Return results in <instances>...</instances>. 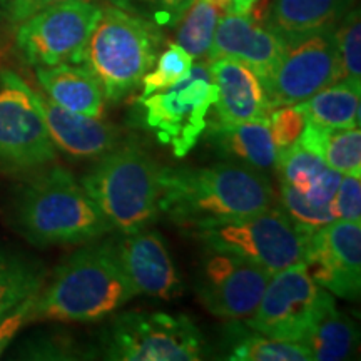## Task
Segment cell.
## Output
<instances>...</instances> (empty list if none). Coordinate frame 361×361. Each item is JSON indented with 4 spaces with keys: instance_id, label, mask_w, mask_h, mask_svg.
<instances>
[{
    "instance_id": "28",
    "label": "cell",
    "mask_w": 361,
    "mask_h": 361,
    "mask_svg": "<svg viewBox=\"0 0 361 361\" xmlns=\"http://www.w3.org/2000/svg\"><path fill=\"white\" fill-rule=\"evenodd\" d=\"M279 196H281L283 211L301 231L314 233L336 221L329 204H316L291 184L281 183Z\"/></svg>"
},
{
    "instance_id": "25",
    "label": "cell",
    "mask_w": 361,
    "mask_h": 361,
    "mask_svg": "<svg viewBox=\"0 0 361 361\" xmlns=\"http://www.w3.org/2000/svg\"><path fill=\"white\" fill-rule=\"evenodd\" d=\"M45 281L47 269L39 259L25 252L0 246V316L39 295Z\"/></svg>"
},
{
    "instance_id": "18",
    "label": "cell",
    "mask_w": 361,
    "mask_h": 361,
    "mask_svg": "<svg viewBox=\"0 0 361 361\" xmlns=\"http://www.w3.org/2000/svg\"><path fill=\"white\" fill-rule=\"evenodd\" d=\"M209 71L218 89L213 106L218 123L239 124L268 119L273 107L263 80L255 71L233 59L211 61Z\"/></svg>"
},
{
    "instance_id": "4",
    "label": "cell",
    "mask_w": 361,
    "mask_h": 361,
    "mask_svg": "<svg viewBox=\"0 0 361 361\" xmlns=\"http://www.w3.org/2000/svg\"><path fill=\"white\" fill-rule=\"evenodd\" d=\"M97 159L80 184L114 231L130 234L146 229L161 213V166L134 142L117 144Z\"/></svg>"
},
{
    "instance_id": "17",
    "label": "cell",
    "mask_w": 361,
    "mask_h": 361,
    "mask_svg": "<svg viewBox=\"0 0 361 361\" xmlns=\"http://www.w3.org/2000/svg\"><path fill=\"white\" fill-rule=\"evenodd\" d=\"M283 40L247 13H224L216 25L207 59H233L256 72L264 80L278 64Z\"/></svg>"
},
{
    "instance_id": "9",
    "label": "cell",
    "mask_w": 361,
    "mask_h": 361,
    "mask_svg": "<svg viewBox=\"0 0 361 361\" xmlns=\"http://www.w3.org/2000/svg\"><path fill=\"white\" fill-rule=\"evenodd\" d=\"M102 7L92 0H64L17 24L16 44L27 64H82L84 49Z\"/></svg>"
},
{
    "instance_id": "27",
    "label": "cell",
    "mask_w": 361,
    "mask_h": 361,
    "mask_svg": "<svg viewBox=\"0 0 361 361\" xmlns=\"http://www.w3.org/2000/svg\"><path fill=\"white\" fill-rule=\"evenodd\" d=\"M234 343L228 360L233 361H311L303 343L284 341L255 331L243 335Z\"/></svg>"
},
{
    "instance_id": "34",
    "label": "cell",
    "mask_w": 361,
    "mask_h": 361,
    "mask_svg": "<svg viewBox=\"0 0 361 361\" xmlns=\"http://www.w3.org/2000/svg\"><path fill=\"white\" fill-rule=\"evenodd\" d=\"M336 219L361 223V183L355 176H343L335 196L329 202Z\"/></svg>"
},
{
    "instance_id": "16",
    "label": "cell",
    "mask_w": 361,
    "mask_h": 361,
    "mask_svg": "<svg viewBox=\"0 0 361 361\" xmlns=\"http://www.w3.org/2000/svg\"><path fill=\"white\" fill-rule=\"evenodd\" d=\"M29 92L37 104L57 151L74 159H97L121 144L119 130L101 117L67 111L30 85Z\"/></svg>"
},
{
    "instance_id": "11",
    "label": "cell",
    "mask_w": 361,
    "mask_h": 361,
    "mask_svg": "<svg viewBox=\"0 0 361 361\" xmlns=\"http://www.w3.org/2000/svg\"><path fill=\"white\" fill-rule=\"evenodd\" d=\"M335 27L283 42L284 49L278 64L263 80L273 109L305 102L343 79Z\"/></svg>"
},
{
    "instance_id": "24",
    "label": "cell",
    "mask_w": 361,
    "mask_h": 361,
    "mask_svg": "<svg viewBox=\"0 0 361 361\" xmlns=\"http://www.w3.org/2000/svg\"><path fill=\"white\" fill-rule=\"evenodd\" d=\"M360 94L361 85L338 80L295 106L306 123L331 129L360 128Z\"/></svg>"
},
{
    "instance_id": "32",
    "label": "cell",
    "mask_w": 361,
    "mask_h": 361,
    "mask_svg": "<svg viewBox=\"0 0 361 361\" xmlns=\"http://www.w3.org/2000/svg\"><path fill=\"white\" fill-rule=\"evenodd\" d=\"M114 7L142 17L157 27L178 24L192 0H112Z\"/></svg>"
},
{
    "instance_id": "38",
    "label": "cell",
    "mask_w": 361,
    "mask_h": 361,
    "mask_svg": "<svg viewBox=\"0 0 361 361\" xmlns=\"http://www.w3.org/2000/svg\"><path fill=\"white\" fill-rule=\"evenodd\" d=\"M57 2H64V0H0V7L7 20H11L12 24H19L32 13Z\"/></svg>"
},
{
    "instance_id": "19",
    "label": "cell",
    "mask_w": 361,
    "mask_h": 361,
    "mask_svg": "<svg viewBox=\"0 0 361 361\" xmlns=\"http://www.w3.org/2000/svg\"><path fill=\"white\" fill-rule=\"evenodd\" d=\"M301 343L310 350L311 361H343L355 356L360 333L353 319L338 310L331 293L322 288L313 319Z\"/></svg>"
},
{
    "instance_id": "30",
    "label": "cell",
    "mask_w": 361,
    "mask_h": 361,
    "mask_svg": "<svg viewBox=\"0 0 361 361\" xmlns=\"http://www.w3.org/2000/svg\"><path fill=\"white\" fill-rule=\"evenodd\" d=\"M192 57L178 44H171L156 59L154 71H149L142 78V96H151L157 90L168 89L171 85L186 79L191 72Z\"/></svg>"
},
{
    "instance_id": "37",
    "label": "cell",
    "mask_w": 361,
    "mask_h": 361,
    "mask_svg": "<svg viewBox=\"0 0 361 361\" xmlns=\"http://www.w3.org/2000/svg\"><path fill=\"white\" fill-rule=\"evenodd\" d=\"M341 178L343 176L340 173L329 169L326 166L322 173L316 176L313 183L305 189L303 194L310 201L316 202V204H329L333 196H335L338 186H340Z\"/></svg>"
},
{
    "instance_id": "13",
    "label": "cell",
    "mask_w": 361,
    "mask_h": 361,
    "mask_svg": "<svg viewBox=\"0 0 361 361\" xmlns=\"http://www.w3.org/2000/svg\"><path fill=\"white\" fill-rule=\"evenodd\" d=\"M318 286L305 263L271 274L258 308L246 319L251 331L284 341L301 343L318 303Z\"/></svg>"
},
{
    "instance_id": "5",
    "label": "cell",
    "mask_w": 361,
    "mask_h": 361,
    "mask_svg": "<svg viewBox=\"0 0 361 361\" xmlns=\"http://www.w3.org/2000/svg\"><path fill=\"white\" fill-rule=\"evenodd\" d=\"M161 44V27L117 7L102 8L84 49L82 64L101 82L106 101L117 102L154 67Z\"/></svg>"
},
{
    "instance_id": "26",
    "label": "cell",
    "mask_w": 361,
    "mask_h": 361,
    "mask_svg": "<svg viewBox=\"0 0 361 361\" xmlns=\"http://www.w3.org/2000/svg\"><path fill=\"white\" fill-rule=\"evenodd\" d=\"M224 13L207 0H192L180 17L176 34L178 45L194 59H204L213 44L216 25Z\"/></svg>"
},
{
    "instance_id": "31",
    "label": "cell",
    "mask_w": 361,
    "mask_h": 361,
    "mask_svg": "<svg viewBox=\"0 0 361 361\" xmlns=\"http://www.w3.org/2000/svg\"><path fill=\"white\" fill-rule=\"evenodd\" d=\"M326 168V164L318 156L301 146L300 142L281 149L278 154L276 169L281 174V183L291 184L301 192L313 183L316 176Z\"/></svg>"
},
{
    "instance_id": "29",
    "label": "cell",
    "mask_w": 361,
    "mask_h": 361,
    "mask_svg": "<svg viewBox=\"0 0 361 361\" xmlns=\"http://www.w3.org/2000/svg\"><path fill=\"white\" fill-rule=\"evenodd\" d=\"M343 79L361 85V17L360 8L351 7L335 27Z\"/></svg>"
},
{
    "instance_id": "3",
    "label": "cell",
    "mask_w": 361,
    "mask_h": 361,
    "mask_svg": "<svg viewBox=\"0 0 361 361\" xmlns=\"http://www.w3.org/2000/svg\"><path fill=\"white\" fill-rule=\"evenodd\" d=\"M137 295L114 243H85L45 281L34 300L32 322L94 323L114 314Z\"/></svg>"
},
{
    "instance_id": "12",
    "label": "cell",
    "mask_w": 361,
    "mask_h": 361,
    "mask_svg": "<svg viewBox=\"0 0 361 361\" xmlns=\"http://www.w3.org/2000/svg\"><path fill=\"white\" fill-rule=\"evenodd\" d=\"M206 250L194 281L201 305L218 318L247 319L258 308L271 274L233 252Z\"/></svg>"
},
{
    "instance_id": "23",
    "label": "cell",
    "mask_w": 361,
    "mask_h": 361,
    "mask_svg": "<svg viewBox=\"0 0 361 361\" xmlns=\"http://www.w3.org/2000/svg\"><path fill=\"white\" fill-rule=\"evenodd\" d=\"M298 142L341 176H361L360 128L331 129L306 123Z\"/></svg>"
},
{
    "instance_id": "22",
    "label": "cell",
    "mask_w": 361,
    "mask_h": 361,
    "mask_svg": "<svg viewBox=\"0 0 361 361\" xmlns=\"http://www.w3.org/2000/svg\"><path fill=\"white\" fill-rule=\"evenodd\" d=\"M211 142L226 156H233L259 171L276 168L279 149L273 141L268 119L239 124H214Z\"/></svg>"
},
{
    "instance_id": "10",
    "label": "cell",
    "mask_w": 361,
    "mask_h": 361,
    "mask_svg": "<svg viewBox=\"0 0 361 361\" xmlns=\"http://www.w3.org/2000/svg\"><path fill=\"white\" fill-rule=\"evenodd\" d=\"M57 159L29 84L13 71H0V169L8 174L34 173Z\"/></svg>"
},
{
    "instance_id": "40",
    "label": "cell",
    "mask_w": 361,
    "mask_h": 361,
    "mask_svg": "<svg viewBox=\"0 0 361 361\" xmlns=\"http://www.w3.org/2000/svg\"><path fill=\"white\" fill-rule=\"evenodd\" d=\"M209 4H213L214 7H218L223 13L233 12V0H207Z\"/></svg>"
},
{
    "instance_id": "14",
    "label": "cell",
    "mask_w": 361,
    "mask_h": 361,
    "mask_svg": "<svg viewBox=\"0 0 361 361\" xmlns=\"http://www.w3.org/2000/svg\"><path fill=\"white\" fill-rule=\"evenodd\" d=\"M306 271L313 281L343 300H358L361 291V223L336 219L311 233Z\"/></svg>"
},
{
    "instance_id": "7",
    "label": "cell",
    "mask_w": 361,
    "mask_h": 361,
    "mask_svg": "<svg viewBox=\"0 0 361 361\" xmlns=\"http://www.w3.org/2000/svg\"><path fill=\"white\" fill-rule=\"evenodd\" d=\"M104 356L116 361H197L206 340L192 319L162 311L117 314L104 333Z\"/></svg>"
},
{
    "instance_id": "2",
    "label": "cell",
    "mask_w": 361,
    "mask_h": 361,
    "mask_svg": "<svg viewBox=\"0 0 361 361\" xmlns=\"http://www.w3.org/2000/svg\"><path fill=\"white\" fill-rule=\"evenodd\" d=\"M8 223L39 247L79 246L114 231L80 180L59 166L34 171L20 184L12 197Z\"/></svg>"
},
{
    "instance_id": "21",
    "label": "cell",
    "mask_w": 361,
    "mask_h": 361,
    "mask_svg": "<svg viewBox=\"0 0 361 361\" xmlns=\"http://www.w3.org/2000/svg\"><path fill=\"white\" fill-rule=\"evenodd\" d=\"M355 0H273L266 27L283 42L335 27Z\"/></svg>"
},
{
    "instance_id": "33",
    "label": "cell",
    "mask_w": 361,
    "mask_h": 361,
    "mask_svg": "<svg viewBox=\"0 0 361 361\" xmlns=\"http://www.w3.org/2000/svg\"><path fill=\"white\" fill-rule=\"evenodd\" d=\"M268 124L273 141L281 151V149L290 147L300 141L301 133L306 126V119L303 112L296 106H279L271 109Z\"/></svg>"
},
{
    "instance_id": "6",
    "label": "cell",
    "mask_w": 361,
    "mask_h": 361,
    "mask_svg": "<svg viewBox=\"0 0 361 361\" xmlns=\"http://www.w3.org/2000/svg\"><path fill=\"white\" fill-rule=\"evenodd\" d=\"M209 250L233 252L269 274L305 263L311 233L298 229L281 207L192 231Z\"/></svg>"
},
{
    "instance_id": "20",
    "label": "cell",
    "mask_w": 361,
    "mask_h": 361,
    "mask_svg": "<svg viewBox=\"0 0 361 361\" xmlns=\"http://www.w3.org/2000/svg\"><path fill=\"white\" fill-rule=\"evenodd\" d=\"M35 78L45 96L64 109L89 117L102 116V85L84 64L35 67Z\"/></svg>"
},
{
    "instance_id": "1",
    "label": "cell",
    "mask_w": 361,
    "mask_h": 361,
    "mask_svg": "<svg viewBox=\"0 0 361 361\" xmlns=\"http://www.w3.org/2000/svg\"><path fill=\"white\" fill-rule=\"evenodd\" d=\"M159 211L188 231L229 223L274 206L268 176L236 162L161 168Z\"/></svg>"
},
{
    "instance_id": "35",
    "label": "cell",
    "mask_w": 361,
    "mask_h": 361,
    "mask_svg": "<svg viewBox=\"0 0 361 361\" xmlns=\"http://www.w3.org/2000/svg\"><path fill=\"white\" fill-rule=\"evenodd\" d=\"M80 351L75 348L74 343L64 338H42L32 340L25 345L22 351V358L32 360H74L79 358Z\"/></svg>"
},
{
    "instance_id": "15",
    "label": "cell",
    "mask_w": 361,
    "mask_h": 361,
    "mask_svg": "<svg viewBox=\"0 0 361 361\" xmlns=\"http://www.w3.org/2000/svg\"><path fill=\"white\" fill-rule=\"evenodd\" d=\"M114 247L126 274L139 295L159 300H174L183 295V281L159 233L142 229L123 234Z\"/></svg>"
},
{
    "instance_id": "8",
    "label": "cell",
    "mask_w": 361,
    "mask_h": 361,
    "mask_svg": "<svg viewBox=\"0 0 361 361\" xmlns=\"http://www.w3.org/2000/svg\"><path fill=\"white\" fill-rule=\"evenodd\" d=\"M218 89L209 64L197 62L186 79L139 97L144 111V126L156 134L161 144L169 146L176 157H184L200 141L207 128V114L214 106Z\"/></svg>"
},
{
    "instance_id": "39",
    "label": "cell",
    "mask_w": 361,
    "mask_h": 361,
    "mask_svg": "<svg viewBox=\"0 0 361 361\" xmlns=\"http://www.w3.org/2000/svg\"><path fill=\"white\" fill-rule=\"evenodd\" d=\"M258 0H233V13H250Z\"/></svg>"
},
{
    "instance_id": "36",
    "label": "cell",
    "mask_w": 361,
    "mask_h": 361,
    "mask_svg": "<svg viewBox=\"0 0 361 361\" xmlns=\"http://www.w3.org/2000/svg\"><path fill=\"white\" fill-rule=\"evenodd\" d=\"M35 296L27 298L25 301H22L20 305H17L16 308L8 311V313L0 316V356L6 353L8 345H11L13 338L17 336V333H19L25 324L32 323V306Z\"/></svg>"
}]
</instances>
